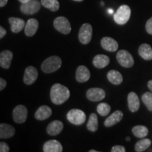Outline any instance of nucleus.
<instances>
[{"label":"nucleus","mask_w":152,"mask_h":152,"mask_svg":"<svg viewBox=\"0 0 152 152\" xmlns=\"http://www.w3.org/2000/svg\"><path fill=\"white\" fill-rule=\"evenodd\" d=\"M70 91L64 85L59 83L54 84L50 90V98L52 102L56 105H61L65 103L70 97Z\"/></svg>","instance_id":"1"},{"label":"nucleus","mask_w":152,"mask_h":152,"mask_svg":"<svg viewBox=\"0 0 152 152\" xmlns=\"http://www.w3.org/2000/svg\"><path fill=\"white\" fill-rule=\"evenodd\" d=\"M61 64L62 61L60 57L52 56L44 61L41 65V69L45 73H54L59 69Z\"/></svg>","instance_id":"2"},{"label":"nucleus","mask_w":152,"mask_h":152,"mask_svg":"<svg viewBox=\"0 0 152 152\" xmlns=\"http://www.w3.org/2000/svg\"><path fill=\"white\" fill-rule=\"evenodd\" d=\"M131 16V9L128 5H122L113 15L115 22L118 25H124L128 22Z\"/></svg>","instance_id":"3"},{"label":"nucleus","mask_w":152,"mask_h":152,"mask_svg":"<svg viewBox=\"0 0 152 152\" xmlns=\"http://www.w3.org/2000/svg\"><path fill=\"white\" fill-rule=\"evenodd\" d=\"M66 118L70 123L75 125H80L86 121V115L80 109H71L68 112Z\"/></svg>","instance_id":"4"},{"label":"nucleus","mask_w":152,"mask_h":152,"mask_svg":"<svg viewBox=\"0 0 152 152\" xmlns=\"http://www.w3.org/2000/svg\"><path fill=\"white\" fill-rule=\"evenodd\" d=\"M54 26L55 29L64 35H68L71 31V23L66 17L59 16L55 18L54 20Z\"/></svg>","instance_id":"5"},{"label":"nucleus","mask_w":152,"mask_h":152,"mask_svg":"<svg viewBox=\"0 0 152 152\" xmlns=\"http://www.w3.org/2000/svg\"><path fill=\"white\" fill-rule=\"evenodd\" d=\"M92 37V27L90 23H84L80 28L78 38L83 45H87L90 42Z\"/></svg>","instance_id":"6"},{"label":"nucleus","mask_w":152,"mask_h":152,"mask_svg":"<svg viewBox=\"0 0 152 152\" xmlns=\"http://www.w3.org/2000/svg\"><path fill=\"white\" fill-rule=\"evenodd\" d=\"M116 58L120 65L125 68H131L134 65V58L126 50H120L116 54Z\"/></svg>","instance_id":"7"},{"label":"nucleus","mask_w":152,"mask_h":152,"mask_svg":"<svg viewBox=\"0 0 152 152\" xmlns=\"http://www.w3.org/2000/svg\"><path fill=\"white\" fill-rule=\"evenodd\" d=\"M42 4L38 0H31L27 3L22 4L20 9L22 13L27 15H32L37 13L40 9Z\"/></svg>","instance_id":"8"},{"label":"nucleus","mask_w":152,"mask_h":152,"mask_svg":"<svg viewBox=\"0 0 152 152\" xmlns=\"http://www.w3.org/2000/svg\"><path fill=\"white\" fill-rule=\"evenodd\" d=\"M28 117V109L23 105H18L13 111V119L16 123H23Z\"/></svg>","instance_id":"9"},{"label":"nucleus","mask_w":152,"mask_h":152,"mask_svg":"<svg viewBox=\"0 0 152 152\" xmlns=\"http://www.w3.org/2000/svg\"><path fill=\"white\" fill-rule=\"evenodd\" d=\"M86 96L89 100L92 102H99L105 98L106 93L103 89L92 87L87 91Z\"/></svg>","instance_id":"10"},{"label":"nucleus","mask_w":152,"mask_h":152,"mask_svg":"<svg viewBox=\"0 0 152 152\" xmlns=\"http://www.w3.org/2000/svg\"><path fill=\"white\" fill-rule=\"evenodd\" d=\"M38 77V71L34 66H28L24 72L23 82L25 84L30 85L37 80Z\"/></svg>","instance_id":"11"},{"label":"nucleus","mask_w":152,"mask_h":152,"mask_svg":"<svg viewBox=\"0 0 152 152\" xmlns=\"http://www.w3.org/2000/svg\"><path fill=\"white\" fill-rule=\"evenodd\" d=\"M101 45L102 48L111 52H115L118 48V44L117 42L110 37H104L102 38L101 40Z\"/></svg>","instance_id":"12"},{"label":"nucleus","mask_w":152,"mask_h":152,"mask_svg":"<svg viewBox=\"0 0 152 152\" xmlns=\"http://www.w3.org/2000/svg\"><path fill=\"white\" fill-rule=\"evenodd\" d=\"M90 77V72L86 66H80L76 70L75 78L79 83H85Z\"/></svg>","instance_id":"13"},{"label":"nucleus","mask_w":152,"mask_h":152,"mask_svg":"<svg viewBox=\"0 0 152 152\" xmlns=\"http://www.w3.org/2000/svg\"><path fill=\"white\" fill-rule=\"evenodd\" d=\"M63 147L59 142L55 140H49L43 146L44 152H61Z\"/></svg>","instance_id":"14"},{"label":"nucleus","mask_w":152,"mask_h":152,"mask_svg":"<svg viewBox=\"0 0 152 152\" xmlns=\"http://www.w3.org/2000/svg\"><path fill=\"white\" fill-rule=\"evenodd\" d=\"M123 113L122 111H119V110L115 111L106 119V121H104V126L106 127V128H110V127L113 126L114 125L119 123L123 119Z\"/></svg>","instance_id":"15"},{"label":"nucleus","mask_w":152,"mask_h":152,"mask_svg":"<svg viewBox=\"0 0 152 152\" xmlns=\"http://www.w3.org/2000/svg\"><path fill=\"white\" fill-rule=\"evenodd\" d=\"M9 22L11 25V30L14 33H20L26 26V23L23 19L11 17L9 18Z\"/></svg>","instance_id":"16"},{"label":"nucleus","mask_w":152,"mask_h":152,"mask_svg":"<svg viewBox=\"0 0 152 152\" xmlns=\"http://www.w3.org/2000/svg\"><path fill=\"white\" fill-rule=\"evenodd\" d=\"M52 111L48 106L43 105L38 108L35 113V118L38 121H45L52 115Z\"/></svg>","instance_id":"17"},{"label":"nucleus","mask_w":152,"mask_h":152,"mask_svg":"<svg viewBox=\"0 0 152 152\" xmlns=\"http://www.w3.org/2000/svg\"><path fill=\"white\" fill-rule=\"evenodd\" d=\"M13 58V53L9 50L2 51L0 54V66L4 69H9Z\"/></svg>","instance_id":"18"},{"label":"nucleus","mask_w":152,"mask_h":152,"mask_svg":"<svg viewBox=\"0 0 152 152\" xmlns=\"http://www.w3.org/2000/svg\"><path fill=\"white\" fill-rule=\"evenodd\" d=\"M128 104L129 110L131 112H136L140 109V99L135 92H132L129 93L128 96Z\"/></svg>","instance_id":"19"},{"label":"nucleus","mask_w":152,"mask_h":152,"mask_svg":"<svg viewBox=\"0 0 152 152\" xmlns=\"http://www.w3.org/2000/svg\"><path fill=\"white\" fill-rule=\"evenodd\" d=\"M38 27H39V23L35 18L29 19L25 26V34L28 37H32L36 33Z\"/></svg>","instance_id":"20"},{"label":"nucleus","mask_w":152,"mask_h":152,"mask_svg":"<svg viewBox=\"0 0 152 152\" xmlns=\"http://www.w3.org/2000/svg\"><path fill=\"white\" fill-rule=\"evenodd\" d=\"M64 128V124L60 121H54L48 125L47 128V132L49 135L55 136L58 134Z\"/></svg>","instance_id":"21"},{"label":"nucleus","mask_w":152,"mask_h":152,"mask_svg":"<svg viewBox=\"0 0 152 152\" xmlns=\"http://www.w3.org/2000/svg\"><path fill=\"white\" fill-rule=\"evenodd\" d=\"M14 134L15 128L12 125L7 124V123H1V125H0V138H11Z\"/></svg>","instance_id":"22"},{"label":"nucleus","mask_w":152,"mask_h":152,"mask_svg":"<svg viewBox=\"0 0 152 152\" xmlns=\"http://www.w3.org/2000/svg\"><path fill=\"white\" fill-rule=\"evenodd\" d=\"M110 63L109 57L104 54H98L93 58V65L97 68H104Z\"/></svg>","instance_id":"23"},{"label":"nucleus","mask_w":152,"mask_h":152,"mask_svg":"<svg viewBox=\"0 0 152 152\" xmlns=\"http://www.w3.org/2000/svg\"><path fill=\"white\" fill-rule=\"evenodd\" d=\"M138 53L144 60H152V48L148 44H142L139 47Z\"/></svg>","instance_id":"24"},{"label":"nucleus","mask_w":152,"mask_h":152,"mask_svg":"<svg viewBox=\"0 0 152 152\" xmlns=\"http://www.w3.org/2000/svg\"><path fill=\"white\" fill-rule=\"evenodd\" d=\"M107 78L112 84L118 85L123 82V76L121 73L115 70H111L108 72Z\"/></svg>","instance_id":"25"},{"label":"nucleus","mask_w":152,"mask_h":152,"mask_svg":"<svg viewBox=\"0 0 152 152\" xmlns=\"http://www.w3.org/2000/svg\"><path fill=\"white\" fill-rule=\"evenodd\" d=\"M132 132L134 136L138 138H144L148 135L149 130L144 125H136L132 128Z\"/></svg>","instance_id":"26"},{"label":"nucleus","mask_w":152,"mask_h":152,"mask_svg":"<svg viewBox=\"0 0 152 152\" xmlns=\"http://www.w3.org/2000/svg\"><path fill=\"white\" fill-rule=\"evenodd\" d=\"M151 144V141L149 139L144 138L139 140L134 146V149L137 152H142L147 150Z\"/></svg>","instance_id":"27"},{"label":"nucleus","mask_w":152,"mask_h":152,"mask_svg":"<svg viewBox=\"0 0 152 152\" xmlns=\"http://www.w3.org/2000/svg\"><path fill=\"white\" fill-rule=\"evenodd\" d=\"M87 130L90 132H96L98 130V118L95 113H91L87 124Z\"/></svg>","instance_id":"28"},{"label":"nucleus","mask_w":152,"mask_h":152,"mask_svg":"<svg viewBox=\"0 0 152 152\" xmlns=\"http://www.w3.org/2000/svg\"><path fill=\"white\" fill-rule=\"evenodd\" d=\"M41 4L44 7L54 12L58 11L60 7L58 0H41Z\"/></svg>","instance_id":"29"},{"label":"nucleus","mask_w":152,"mask_h":152,"mask_svg":"<svg viewBox=\"0 0 152 152\" xmlns=\"http://www.w3.org/2000/svg\"><path fill=\"white\" fill-rule=\"evenodd\" d=\"M96 111L102 116L108 115L111 111V106L107 103H100L96 107Z\"/></svg>","instance_id":"30"},{"label":"nucleus","mask_w":152,"mask_h":152,"mask_svg":"<svg viewBox=\"0 0 152 152\" xmlns=\"http://www.w3.org/2000/svg\"><path fill=\"white\" fill-rule=\"evenodd\" d=\"M142 100L149 111H152V92H145L142 96Z\"/></svg>","instance_id":"31"},{"label":"nucleus","mask_w":152,"mask_h":152,"mask_svg":"<svg viewBox=\"0 0 152 152\" xmlns=\"http://www.w3.org/2000/svg\"><path fill=\"white\" fill-rule=\"evenodd\" d=\"M145 28L148 33L150 34V35H152V17L147 20Z\"/></svg>","instance_id":"32"},{"label":"nucleus","mask_w":152,"mask_h":152,"mask_svg":"<svg viewBox=\"0 0 152 152\" xmlns=\"http://www.w3.org/2000/svg\"><path fill=\"white\" fill-rule=\"evenodd\" d=\"M125 148L122 145H115L112 147L111 152H125Z\"/></svg>","instance_id":"33"},{"label":"nucleus","mask_w":152,"mask_h":152,"mask_svg":"<svg viewBox=\"0 0 152 152\" xmlns=\"http://www.w3.org/2000/svg\"><path fill=\"white\" fill-rule=\"evenodd\" d=\"M10 151L9 145L6 142L0 143V151L1 152H9Z\"/></svg>","instance_id":"34"},{"label":"nucleus","mask_w":152,"mask_h":152,"mask_svg":"<svg viewBox=\"0 0 152 152\" xmlns=\"http://www.w3.org/2000/svg\"><path fill=\"white\" fill-rule=\"evenodd\" d=\"M7 81L4 78H2V77H1L0 78V90H3L6 87V86H7Z\"/></svg>","instance_id":"35"},{"label":"nucleus","mask_w":152,"mask_h":152,"mask_svg":"<svg viewBox=\"0 0 152 152\" xmlns=\"http://www.w3.org/2000/svg\"><path fill=\"white\" fill-rule=\"evenodd\" d=\"M7 35V30L4 28L2 26L0 27V38H3L4 36Z\"/></svg>","instance_id":"36"},{"label":"nucleus","mask_w":152,"mask_h":152,"mask_svg":"<svg viewBox=\"0 0 152 152\" xmlns=\"http://www.w3.org/2000/svg\"><path fill=\"white\" fill-rule=\"evenodd\" d=\"M8 2V0H0V7H3Z\"/></svg>","instance_id":"37"},{"label":"nucleus","mask_w":152,"mask_h":152,"mask_svg":"<svg viewBox=\"0 0 152 152\" xmlns=\"http://www.w3.org/2000/svg\"><path fill=\"white\" fill-rule=\"evenodd\" d=\"M147 85H148V88L149 89L151 92H152V80H149V82H148Z\"/></svg>","instance_id":"38"},{"label":"nucleus","mask_w":152,"mask_h":152,"mask_svg":"<svg viewBox=\"0 0 152 152\" xmlns=\"http://www.w3.org/2000/svg\"><path fill=\"white\" fill-rule=\"evenodd\" d=\"M18 1H20V3H22V4H25V3H27V2H28V1H31V0H18Z\"/></svg>","instance_id":"39"},{"label":"nucleus","mask_w":152,"mask_h":152,"mask_svg":"<svg viewBox=\"0 0 152 152\" xmlns=\"http://www.w3.org/2000/svg\"><path fill=\"white\" fill-rule=\"evenodd\" d=\"M108 11H109V14H112L113 13V9H109V10H108Z\"/></svg>","instance_id":"40"},{"label":"nucleus","mask_w":152,"mask_h":152,"mask_svg":"<svg viewBox=\"0 0 152 152\" xmlns=\"http://www.w3.org/2000/svg\"><path fill=\"white\" fill-rule=\"evenodd\" d=\"M126 141H128V142H130V138L129 137H126Z\"/></svg>","instance_id":"41"},{"label":"nucleus","mask_w":152,"mask_h":152,"mask_svg":"<svg viewBox=\"0 0 152 152\" xmlns=\"http://www.w3.org/2000/svg\"><path fill=\"white\" fill-rule=\"evenodd\" d=\"M90 152H98V151H96V150H90Z\"/></svg>","instance_id":"42"},{"label":"nucleus","mask_w":152,"mask_h":152,"mask_svg":"<svg viewBox=\"0 0 152 152\" xmlns=\"http://www.w3.org/2000/svg\"><path fill=\"white\" fill-rule=\"evenodd\" d=\"M74 1H83V0H74Z\"/></svg>","instance_id":"43"}]
</instances>
